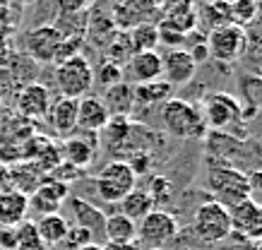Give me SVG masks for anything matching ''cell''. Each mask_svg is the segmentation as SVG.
<instances>
[{"label": "cell", "mask_w": 262, "mask_h": 250, "mask_svg": "<svg viewBox=\"0 0 262 250\" xmlns=\"http://www.w3.org/2000/svg\"><path fill=\"white\" fill-rule=\"evenodd\" d=\"M198 12L195 10H188V12H181V15H171V17H161V27H166L171 32L181 34V36H190L198 27Z\"/></svg>", "instance_id": "cell-27"}, {"label": "cell", "mask_w": 262, "mask_h": 250, "mask_svg": "<svg viewBox=\"0 0 262 250\" xmlns=\"http://www.w3.org/2000/svg\"><path fill=\"white\" fill-rule=\"evenodd\" d=\"M70 210H72V217H75V226L87 229L92 236L103 234V221H106V214H103L99 207H94L92 202L82 200V197H70Z\"/></svg>", "instance_id": "cell-19"}, {"label": "cell", "mask_w": 262, "mask_h": 250, "mask_svg": "<svg viewBox=\"0 0 262 250\" xmlns=\"http://www.w3.org/2000/svg\"><path fill=\"white\" fill-rule=\"evenodd\" d=\"M80 176H82V171L77 169V166L68 164V162H60L56 169L48 171V178H51V180H58V183H63V186H70L72 180H77Z\"/></svg>", "instance_id": "cell-33"}, {"label": "cell", "mask_w": 262, "mask_h": 250, "mask_svg": "<svg viewBox=\"0 0 262 250\" xmlns=\"http://www.w3.org/2000/svg\"><path fill=\"white\" fill-rule=\"evenodd\" d=\"M80 46H82V36H63V41H60V46L56 51V60L63 63L68 58L80 56Z\"/></svg>", "instance_id": "cell-34"}, {"label": "cell", "mask_w": 262, "mask_h": 250, "mask_svg": "<svg viewBox=\"0 0 262 250\" xmlns=\"http://www.w3.org/2000/svg\"><path fill=\"white\" fill-rule=\"evenodd\" d=\"M10 63V46L8 39H0V67Z\"/></svg>", "instance_id": "cell-41"}, {"label": "cell", "mask_w": 262, "mask_h": 250, "mask_svg": "<svg viewBox=\"0 0 262 250\" xmlns=\"http://www.w3.org/2000/svg\"><path fill=\"white\" fill-rule=\"evenodd\" d=\"M248 180H250V188H253V190L262 193V169L250 171V173H248Z\"/></svg>", "instance_id": "cell-39"}, {"label": "cell", "mask_w": 262, "mask_h": 250, "mask_svg": "<svg viewBox=\"0 0 262 250\" xmlns=\"http://www.w3.org/2000/svg\"><path fill=\"white\" fill-rule=\"evenodd\" d=\"M0 250H17V226H0Z\"/></svg>", "instance_id": "cell-38"}, {"label": "cell", "mask_w": 262, "mask_h": 250, "mask_svg": "<svg viewBox=\"0 0 262 250\" xmlns=\"http://www.w3.org/2000/svg\"><path fill=\"white\" fill-rule=\"evenodd\" d=\"M133 56V46H130V39H127V32H120L111 39V46L106 49V60L120 65V60H130Z\"/></svg>", "instance_id": "cell-30"}, {"label": "cell", "mask_w": 262, "mask_h": 250, "mask_svg": "<svg viewBox=\"0 0 262 250\" xmlns=\"http://www.w3.org/2000/svg\"><path fill=\"white\" fill-rule=\"evenodd\" d=\"M127 166L135 171V176H142V173H147V171H149V166H151V154H147V152H135L133 156H130Z\"/></svg>", "instance_id": "cell-37"}, {"label": "cell", "mask_w": 262, "mask_h": 250, "mask_svg": "<svg viewBox=\"0 0 262 250\" xmlns=\"http://www.w3.org/2000/svg\"><path fill=\"white\" fill-rule=\"evenodd\" d=\"M99 77V84L101 87H113V84H118V82H123V67L116 63H111V60H103L101 67H99V73H94V80Z\"/></svg>", "instance_id": "cell-31"}, {"label": "cell", "mask_w": 262, "mask_h": 250, "mask_svg": "<svg viewBox=\"0 0 262 250\" xmlns=\"http://www.w3.org/2000/svg\"><path fill=\"white\" fill-rule=\"evenodd\" d=\"M147 250H161V248H147Z\"/></svg>", "instance_id": "cell-48"}, {"label": "cell", "mask_w": 262, "mask_h": 250, "mask_svg": "<svg viewBox=\"0 0 262 250\" xmlns=\"http://www.w3.org/2000/svg\"><path fill=\"white\" fill-rule=\"evenodd\" d=\"M137 188V176L135 171L127 166V162H108L99 171L96 176V193L103 202L118 204L127 193H133Z\"/></svg>", "instance_id": "cell-6"}, {"label": "cell", "mask_w": 262, "mask_h": 250, "mask_svg": "<svg viewBox=\"0 0 262 250\" xmlns=\"http://www.w3.org/2000/svg\"><path fill=\"white\" fill-rule=\"evenodd\" d=\"M77 104H80V99H68V97H60L56 101H51L46 121L53 128L56 135L70 138L72 132L77 130Z\"/></svg>", "instance_id": "cell-15"}, {"label": "cell", "mask_w": 262, "mask_h": 250, "mask_svg": "<svg viewBox=\"0 0 262 250\" xmlns=\"http://www.w3.org/2000/svg\"><path fill=\"white\" fill-rule=\"evenodd\" d=\"M103 236L108 243H135L137 224L120 212H113L103 221Z\"/></svg>", "instance_id": "cell-20"}, {"label": "cell", "mask_w": 262, "mask_h": 250, "mask_svg": "<svg viewBox=\"0 0 262 250\" xmlns=\"http://www.w3.org/2000/svg\"><path fill=\"white\" fill-rule=\"evenodd\" d=\"M8 3H10V0H0V10H3V8H8Z\"/></svg>", "instance_id": "cell-45"}, {"label": "cell", "mask_w": 262, "mask_h": 250, "mask_svg": "<svg viewBox=\"0 0 262 250\" xmlns=\"http://www.w3.org/2000/svg\"><path fill=\"white\" fill-rule=\"evenodd\" d=\"M68 190L70 186H63V183H58V180H41L36 190L29 195V210L39 212L41 217L43 214H58L60 210V204L68 200Z\"/></svg>", "instance_id": "cell-13"}, {"label": "cell", "mask_w": 262, "mask_h": 250, "mask_svg": "<svg viewBox=\"0 0 262 250\" xmlns=\"http://www.w3.org/2000/svg\"><path fill=\"white\" fill-rule=\"evenodd\" d=\"M60 41H63V34L58 32L56 27L41 25L27 34L24 46H27V53L36 63H51V60H56V51L60 46Z\"/></svg>", "instance_id": "cell-11"}, {"label": "cell", "mask_w": 262, "mask_h": 250, "mask_svg": "<svg viewBox=\"0 0 262 250\" xmlns=\"http://www.w3.org/2000/svg\"><path fill=\"white\" fill-rule=\"evenodd\" d=\"M80 250H101V245H96V243H87V245H82Z\"/></svg>", "instance_id": "cell-43"}, {"label": "cell", "mask_w": 262, "mask_h": 250, "mask_svg": "<svg viewBox=\"0 0 262 250\" xmlns=\"http://www.w3.org/2000/svg\"><path fill=\"white\" fill-rule=\"evenodd\" d=\"M195 10V0H161L159 3V15L161 17H171V15H181Z\"/></svg>", "instance_id": "cell-35"}, {"label": "cell", "mask_w": 262, "mask_h": 250, "mask_svg": "<svg viewBox=\"0 0 262 250\" xmlns=\"http://www.w3.org/2000/svg\"><path fill=\"white\" fill-rule=\"evenodd\" d=\"M101 250H137V243H106Z\"/></svg>", "instance_id": "cell-40"}, {"label": "cell", "mask_w": 262, "mask_h": 250, "mask_svg": "<svg viewBox=\"0 0 262 250\" xmlns=\"http://www.w3.org/2000/svg\"><path fill=\"white\" fill-rule=\"evenodd\" d=\"M231 234H238L243 241H262V204L253 197L233 204L229 210Z\"/></svg>", "instance_id": "cell-9"}, {"label": "cell", "mask_w": 262, "mask_h": 250, "mask_svg": "<svg viewBox=\"0 0 262 250\" xmlns=\"http://www.w3.org/2000/svg\"><path fill=\"white\" fill-rule=\"evenodd\" d=\"M111 113L103 106L99 97H82L77 104V130H89V132H99L103 125L108 123Z\"/></svg>", "instance_id": "cell-16"}, {"label": "cell", "mask_w": 262, "mask_h": 250, "mask_svg": "<svg viewBox=\"0 0 262 250\" xmlns=\"http://www.w3.org/2000/svg\"><path fill=\"white\" fill-rule=\"evenodd\" d=\"M60 15H82L92 5V0H56Z\"/></svg>", "instance_id": "cell-36"}, {"label": "cell", "mask_w": 262, "mask_h": 250, "mask_svg": "<svg viewBox=\"0 0 262 250\" xmlns=\"http://www.w3.org/2000/svg\"><path fill=\"white\" fill-rule=\"evenodd\" d=\"M181 231V226L176 221L171 212L164 210H151L144 219L137 221V236L147 248H161L168 241H173Z\"/></svg>", "instance_id": "cell-8"}, {"label": "cell", "mask_w": 262, "mask_h": 250, "mask_svg": "<svg viewBox=\"0 0 262 250\" xmlns=\"http://www.w3.org/2000/svg\"><path fill=\"white\" fill-rule=\"evenodd\" d=\"M198 63L185 49H171L166 56H161V80H166L171 87H183L195 77Z\"/></svg>", "instance_id": "cell-12"}, {"label": "cell", "mask_w": 262, "mask_h": 250, "mask_svg": "<svg viewBox=\"0 0 262 250\" xmlns=\"http://www.w3.org/2000/svg\"><path fill=\"white\" fill-rule=\"evenodd\" d=\"M253 250H262V241H257V243H255V248Z\"/></svg>", "instance_id": "cell-46"}, {"label": "cell", "mask_w": 262, "mask_h": 250, "mask_svg": "<svg viewBox=\"0 0 262 250\" xmlns=\"http://www.w3.org/2000/svg\"><path fill=\"white\" fill-rule=\"evenodd\" d=\"M29 212V197L15 188L0 190V226H17L22 224Z\"/></svg>", "instance_id": "cell-18"}, {"label": "cell", "mask_w": 262, "mask_h": 250, "mask_svg": "<svg viewBox=\"0 0 262 250\" xmlns=\"http://www.w3.org/2000/svg\"><path fill=\"white\" fill-rule=\"evenodd\" d=\"M116 3H118V5H120V3H125V0H116Z\"/></svg>", "instance_id": "cell-47"}, {"label": "cell", "mask_w": 262, "mask_h": 250, "mask_svg": "<svg viewBox=\"0 0 262 250\" xmlns=\"http://www.w3.org/2000/svg\"><path fill=\"white\" fill-rule=\"evenodd\" d=\"M130 130H133V123L127 121V116H111L108 118V123L103 125V132H106V145L111 147V152L123 149L127 145Z\"/></svg>", "instance_id": "cell-26"}, {"label": "cell", "mask_w": 262, "mask_h": 250, "mask_svg": "<svg viewBox=\"0 0 262 250\" xmlns=\"http://www.w3.org/2000/svg\"><path fill=\"white\" fill-rule=\"evenodd\" d=\"M17 3H22V5H34V3H39V0H17Z\"/></svg>", "instance_id": "cell-44"}, {"label": "cell", "mask_w": 262, "mask_h": 250, "mask_svg": "<svg viewBox=\"0 0 262 250\" xmlns=\"http://www.w3.org/2000/svg\"><path fill=\"white\" fill-rule=\"evenodd\" d=\"M127 73L135 80V84L161 80V53H157V51L133 53L127 60Z\"/></svg>", "instance_id": "cell-17"}, {"label": "cell", "mask_w": 262, "mask_h": 250, "mask_svg": "<svg viewBox=\"0 0 262 250\" xmlns=\"http://www.w3.org/2000/svg\"><path fill=\"white\" fill-rule=\"evenodd\" d=\"M99 149V132H89V130H75L70 138H65L60 147V159L72 166L84 171L89 164L94 162V154Z\"/></svg>", "instance_id": "cell-10"}, {"label": "cell", "mask_w": 262, "mask_h": 250, "mask_svg": "<svg viewBox=\"0 0 262 250\" xmlns=\"http://www.w3.org/2000/svg\"><path fill=\"white\" fill-rule=\"evenodd\" d=\"M94 67L89 65L84 56L68 58L63 63H58L56 67V87L60 92V97L68 99H82L87 97L92 87H94Z\"/></svg>", "instance_id": "cell-3"}, {"label": "cell", "mask_w": 262, "mask_h": 250, "mask_svg": "<svg viewBox=\"0 0 262 250\" xmlns=\"http://www.w3.org/2000/svg\"><path fill=\"white\" fill-rule=\"evenodd\" d=\"M202 118H205L207 128L212 130H229L233 125H238V130L246 135L243 130V108L236 101V97H231L226 92H214V94H207L202 101Z\"/></svg>", "instance_id": "cell-4"}, {"label": "cell", "mask_w": 262, "mask_h": 250, "mask_svg": "<svg viewBox=\"0 0 262 250\" xmlns=\"http://www.w3.org/2000/svg\"><path fill=\"white\" fill-rule=\"evenodd\" d=\"M103 97L106 99H101V101L111 116H127L135 108V94H133V87L127 82H118V84L108 87Z\"/></svg>", "instance_id": "cell-22"}, {"label": "cell", "mask_w": 262, "mask_h": 250, "mask_svg": "<svg viewBox=\"0 0 262 250\" xmlns=\"http://www.w3.org/2000/svg\"><path fill=\"white\" fill-rule=\"evenodd\" d=\"M94 236L89 234L87 229H80V226H70L68 229V234L63 238V248L65 250H80L82 245H87V243H94L92 241Z\"/></svg>", "instance_id": "cell-32"}, {"label": "cell", "mask_w": 262, "mask_h": 250, "mask_svg": "<svg viewBox=\"0 0 262 250\" xmlns=\"http://www.w3.org/2000/svg\"><path fill=\"white\" fill-rule=\"evenodd\" d=\"M5 188H10V171L0 164V190H5Z\"/></svg>", "instance_id": "cell-42"}, {"label": "cell", "mask_w": 262, "mask_h": 250, "mask_svg": "<svg viewBox=\"0 0 262 250\" xmlns=\"http://www.w3.org/2000/svg\"><path fill=\"white\" fill-rule=\"evenodd\" d=\"M161 121L166 125L168 135L173 138H202L207 132V123L202 118V111L183 99L171 97L161 108Z\"/></svg>", "instance_id": "cell-2"}, {"label": "cell", "mask_w": 262, "mask_h": 250, "mask_svg": "<svg viewBox=\"0 0 262 250\" xmlns=\"http://www.w3.org/2000/svg\"><path fill=\"white\" fill-rule=\"evenodd\" d=\"M207 186H209V193L214 195V202H219L226 210L248 200L250 193H253L248 173L236 169V166H231V164L212 166L209 173H207Z\"/></svg>", "instance_id": "cell-1"}, {"label": "cell", "mask_w": 262, "mask_h": 250, "mask_svg": "<svg viewBox=\"0 0 262 250\" xmlns=\"http://www.w3.org/2000/svg\"><path fill=\"white\" fill-rule=\"evenodd\" d=\"M144 190H147V195L154 202V210H161L164 204H168L173 200V183L164 176H154L149 180V188H144Z\"/></svg>", "instance_id": "cell-28"}, {"label": "cell", "mask_w": 262, "mask_h": 250, "mask_svg": "<svg viewBox=\"0 0 262 250\" xmlns=\"http://www.w3.org/2000/svg\"><path fill=\"white\" fill-rule=\"evenodd\" d=\"M133 94H135V104L157 106V104H166L171 99L173 87L166 80H154V82H144V84H135Z\"/></svg>", "instance_id": "cell-23"}, {"label": "cell", "mask_w": 262, "mask_h": 250, "mask_svg": "<svg viewBox=\"0 0 262 250\" xmlns=\"http://www.w3.org/2000/svg\"><path fill=\"white\" fill-rule=\"evenodd\" d=\"M192 231L200 241L205 243H222L231 236V217L229 210L219 202L209 200L202 202L192 214Z\"/></svg>", "instance_id": "cell-5"}, {"label": "cell", "mask_w": 262, "mask_h": 250, "mask_svg": "<svg viewBox=\"0 0 262 250\" xmlns=\"http://www.w3.org/2000/svg\"><path fill=\"white\" fill-rule=\"evenodd\" d=\"M118 204H120V214H125L127 219H133L135 224L154 210V202H151V197L147 195L144 188H135V190H133V193H127Z\"/></svg>", "instance_id": "cell-24"}, {"label": "cell", "mask_w": 262, "mask_h": 250, "mask_svg": "<svg viewBox=\"0 0 262 250\" xmlns=\"http://www.w3.org/2000/svg\"><path fill=\"white\" fill-rule=\"evenodd\" d=\"M17 108L29 121L46 118L48 108H51V92H48V87H43L39 82H32V84L22 87L19 94H17Z\"/></svg>", "instance_id": "cell-14"}, {"label": "cell", "mask_w": 262, "mask_h": 250, "mask_svg": "<svg viewBox=\"0 0 262 250\" xmlns=\"http://www.w3.org/2000/svg\"><path fill=\"white\" fill-rule=\"evenodd\" d=\"M17 250H48V245L41 243L34 221L17 224Z\"/></svg>", "instance_id": "cell-29"}, {"label": "cell", "mask_w": 262, "mask_h": 250, "mask_svg": "<svg viewBox=\"0 0 262 250\" xmlns=\"http://www.w3.org/2000/svg\"><path fill=\"white\" fill-rule=\"evenodd\" d=\"M246 32L238 25H222L209 29L205 43L209 58H214L219 63H236L246 51Z\"/></svg>", "instance_id": "cell-7"}, {"label": "cell", "mask_w": 262, "mask_h": 250, "mask_svg": "<svg viewBox=\"0 0 262 250\" xmlns=\"http://www.w3.org/2000/svg\"><path fill=\"white\" fill-rule=\"evenodd\" d=\"M34 226H36V234H39L43 245H60L68 229H70L63 214H43V217H39V221H34Z\"/></svg>", "instance_id": "cell-21"}, {"label": "cell", "mask_w": 262, "mask_h": 250, "mask_svg": "<svg viewBox=\"0 0 262 250\" xmlns=\"http://www.w3.org/2000/svg\"><path fill=\"white\" fill-rule=\"evenodd\" d=\"M127 39H130L133 53L157 51V46H159V29H157L154 22H142V25H135L127 32Z\"/></svg>", "instance_id": "cell-25"}]
</instances>
